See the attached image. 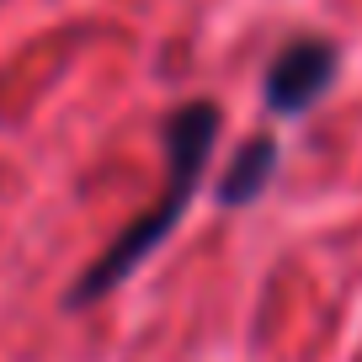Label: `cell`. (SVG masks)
<instances>
[{"mask_svg":"<svg viewBox=\"0 0 362 362\" xmlns=\"http://www.w3.org/2000/svg\"><path fill=\"white\" fill-rule=\"evenodd\" d=\"M336 75H341V48L320 33H293L261 75V102L272 117H304L330 96Z\"/></svg>","mask_w":362,"mask_h":362,"instance_id":"obj_2","label":"cell"},{"mask_svg":"<svg viewBox=\"0 0 362 362\" xmlns=\"http://www.w3.org/2000/svg\"><path fill=\"white\" fill-rule=\"evenodd\" d=\"M218 128H224V107L208 102V96H192V102H181V107L165 112V123H160V144H165V187H160L155 203H149L144 214L102 250V256L90 261L75 283H69L64 309L102 304L107 293H117V288H123L128 277H134V272L176 235V224L187 218L192 197L203 192V181H208V160H214Z\"/></svg>","mask_w":362,"mask_h":362,"instance_id":"obj_1","label":"cell"},{"mask_svg":"<svg viewBox=\"0 0 362 362\" xmlns=\"http://www.w3.org/2000/svg\"><path fill=\"white\" fill-rule=\"evenodd\" d=\"M277 165H283V139L277 134H250L245 144L235 149V160L218 170L214 203L224 208V214H240V208L261 203L267 187H272V176H277Z\"/></svg>","mask_w":362,"mask_h":362,"instance_id":"obj_3","label":"cell"}]
</instances>
